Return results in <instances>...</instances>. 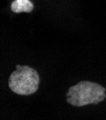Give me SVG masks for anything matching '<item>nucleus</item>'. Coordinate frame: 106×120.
Instances as JSON below:
<instances>
[{
    "label": "nucleus",
    "instance_id": "nucleus-1",
    "mask_svg": "<svg viewBox=\"0 0 106 120\" xmlns=\"http://www.w3.org/2000/svg\"><path fill=\"white\" fill-rule=\"evenodd\" d=\"M105 98V88L91 81H81L70 87L66 94L67 102L75 107H84L86 105L98 104Z\"/></svg>",
    "mask_w": 106,
    "mask_h": 120
},
{
    "label": "nucleus",
    "instance_id": "nucleus-3",
    "mask_svg": "<svg viewBox=\"0 0 106 120\" xmlns=\"http://www.w3.org/2000/svg\"><path fill=\"white\" fill-rule=\"evenodd\" d=\"M11 10L13 12H31L34 10V4L30 0H13L11 4Z\"/></svg>",
    "mask_w": 106,
    "mask_h": 120
},
{
    "label": "nucleus",
    "instance_id": "nucleus-2",
    "mask_svg": "<svg viewBox=\"0 0 106 120\" xmlns=\"http://www.w3.org/2000/svg\"><path fill=\"white\" fill-rule=\"evenodd\" d=\"M9 78L11 91L20 95H30L36 93L39 87V74L36 70L23 65H16Z\"/></svg>",
    "mask_w": 106,
    "mask_h": 120
}]
</instances>
